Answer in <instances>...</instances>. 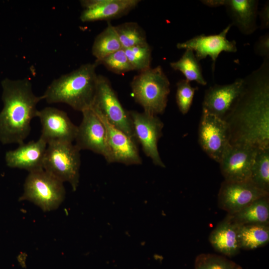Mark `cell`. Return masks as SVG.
<instances>
[{
	"instance_id": "6da1fadb",
	"label": "cell",
	"mask_w": 269,
	"mask_h": 269,
	"mask_svg": "<svg viewBox=\"0 0 269 269\" xmlns=\"http://www.w3.org/2000/svg\"><path fill=\"white\" fill-rule=\"evenodd\" d=\"M243 80L242 91L225 120L230 143L269 147V58Z\"/></svg>"
},
{
	"instance_id": "7a4b0ae2",
	"label": "cell",
	"mask_w": 269,
	"mask_h": 269,
	"mask_svg": "<svg viewBox=\"0 0 269 269\" xmlns=\"http://www.w3.org/2000/svg\"><path fill=\"white\" fill-rule=\"evenodd\" d=\"M3 108L0 112V141L3 144L24 142L37 117L36 106L43 96L34 94L31 82L5 78L1 82Z\"/></svg>"
},
{
	"instance_id": "3957f363",
	"label": "cell",
	"mask_w": 269,
	"mask_h": 269,
	"mask_svg": "<svg viewBox=\"0 0 269 269\" xmlns=\"http://www.w3.org/2000/svg\"><path fill=\"white\" fill-rule=\"evenodd\" d=\"M97 66L95 62L83 64L54 79L42 95L44 99L49 104H66L81 112L91 108L98 81Z\"/></svg>"
},
{
	"instance_id": "277c9868",
	"label": "cell",
	"mask_w": 269,
	"mask_h": 269,
	"mask_svg": "<svg viewBox=\"0 0 269 269\" xmlns=\"http://www.w3.org/2000/svg\"><path fill=\"white\" fill-rule=\"evenodd\" d=\"M135 101L143 112L157 116L164 112L170 93V82L162 67L158 65L138 72L131 82Z\"/></svg>"
},
{
	"instance_id": "5b68a950",
	"label": "cell",
	"mask_w": 269,
	"mask_h": 269,
	"mask_svg": "<svg viewBox=\"0 0 269 269\" xmlns=\"http://www.w3.org/2000/svg\"><path fill=\"white\" fill-rule=\"evenodd\" d=\"M80 151L72 143L50 142L44 157L43 169L61 182H68L75 191L79 182Z\"/></svg>"
},
{
	"instance_id": "8992f818",
	"label": "cell",
	"mask_w": 269,
	"mask_h": 269,
	"mask_svg": "<svg viewBox=\"0 0 269 269\" xmlns=\"http://www.w3.org/2000/svg\"><path fill=\"white\" fill-rule=\"evenodd\" d=\"M63 183L44 169L29 172L19 200L32 202L45 212L55 210L65 198Z\"/></svg>"
},
{
	"instance_id": "52a82bcc",
	"label": "cell",
	"mask_w": 269,
	"mask_h": 269,
	"mask_svg": "<svg viewBox=\"0 0 269 269\" xmlns=\"http://www.w3.org/2000/svg\"><path fill=\"white\" fill-rule=\"evenodd\" d=\"M91 108L136 141L129 111L122 105L109 80L101 75L98 76L96 93Z\"/></svg>"
},
{
	"instance_id": "ba28073f",
	"label": "cell",
	"mask_w": 269,
	"mask_h": 269,
	"mask_svg": "<svg viewBox=\"0 0 269 269\" xmlns=\"http://www.w3.org/2000/svg\"><path fill=\"white\" fill-rule=\"evenodd\" d=\"M135 138L145 155L156 166L165 167L158 152L157 143L162 135L163 123L157 116L144 112L129 111Z\"/></svg>"
},
{
	"instance_id": "9c48e42d",
	"label": "cell",
	"mask_w": 269,
	"mask_h": 269,
	"mask_svg": "<svg viewBox=\"0 0 269 269\" xmlns=\"http://www.w3.org/2000/svg\"><path fill=\"white\" fill-rule=\"evenodd\" d=\"M199 142L209 156L219 163L230 143L229 125L225 120L202 111Z\"/></svg>"
},
{
	"instance_id": "30bf717a",
	"label": "cell",
	"mask_w": 269,
	"mask_h": 269,
	"mask_svg": "<svg viewBox=\"0 0 269 269\" xmlns=\"http://www.w3.org/2000/svg\"><path fill=\"white\" fill-rule=\"evenodd\" d=\"M82 113V120L78 126L75 145L80 150H91L102 155L107 162L113 163L103 123L91 108Z\"/></svg>"
},
{
	"instance_id": "8fae6325",
	"label": "cell",
	"mask_w": 269,
	"mask_h": 269,
	"mask_svg": "<svg viewBox=\"0 0 269 269\" xmlns=\"http://www.w3.org/2000/svg\"><path fill=\"white\" fill-rule=\"evenodd\" d=\"M257 149L246 143H230L219 162L225 180L251 181V169Z\"/></svg>"
},
{
	"instance_id": "7c38bea8",
	"label": "cell",
	"mask_w": 269,
	"mask_h": 269,
	"mask_svg": "<svg viewBox=\"0 0 269 269\" xmlns=\"http://www.w3.org/2000/svg\"><path fill=\"white\" fill-rule=\"evenodd\" d=\"M231 26V24H229L217 34L196 35L184 42L178 43L176 47L179 49L192 50L199 61L209 56L212 61V69L214 72L216 60L222 52H236L237 51L236 41L229 40L227 38Z\"/></svg>"
},
{
	"instance_id": "4fadbf2b",
	"label": "cell",
	"mask_w": 269,
	"mask_h": 269,
	"mask_svg": "<svg viewBox=\"0 0 269 269\" xmlns=\"http://www.w3.org/2000/svg\"><path fill=\"white\" fill-rule=\"evenodd\" d=\"M269 193L256 186L251 181L230 182L224 180L218 195L219 208L229 214L240 211L253 201L269 196Z\"/></svg>"
},
{
	"instance_id": "5bb4252c",
	"label": "cell",
	"mask_w": 269,
	"mask_h": 269,
	"mask_svg": "<svg viewBox=\"0 0 269 269\" xmlns=\"http://www.w3.org/2000/svg\"><path fill=\"white\" fill-rule=\"evenodd\" d=\"M37 117L42 127L40 138L47 144L52 142L72 143L75 140L78 126L72 123L65 112L48 107L39 110Z\"/></svg>"
},
{
	"instance_id": "9a60e30c",
	"label": "cell",
	"mask_w": 269,
	"mask_h": 269,
	"mask_svg": "<svg viewBox=\"0 0 269 269\" xmlns=\"http://www.w3.org/2000/svg\"><path fill=\"white\" fill-rule=\"evenodd\" d=\"M243 85V78H238L231 84L211 86L205 93L202 111L225 120L239 97Z\"/></svg>"
},
{
	"instance_id": "2e32d148",
	"label": "cell",
	"mask_w": 269,
	"mask_h": 269,
	"mask_svg": "<svg viewBox=\"0 0 269 269\" xmlns=\"http://www.w3.org/2000/svg\"><path fill=\"white\" fill-rule=\"evenodd\" d=\"M201 1L210 7L225 6L232 21L231 25L236 26L244 35H251L258 28L257 24L258 0H206Z\"/></svg>"
},
{
	"instance_id": "e0dca14e",
	"label": "cell",
	"mask_w": 269,
	"mask_h": 269,
	"mask_svg": "<svg viewBox=\"0 0 269 269\" xmlns=\"http://www.w3.org/2000/svg\"><path fill=\"white\" fill-rule=\"evenodd\" d=\"M95 113L100 118L105 127L107 143L113 163L118 162L126 165L141 164L142 160L136 141L110 124L101 114Z\"/></svg>"
},
{
	"instance_id": "ac0fdd59",
	"label": "cell",
	"mask_w": 269,
	"mask_h": 269,
	"mask_svg": "<svg viewBox=\"0 0 269 269\" xmlns=\"http://www.w3.org/2000/svg\"><path fill=\"white\" fill-rule=\"evenodd\" d=\"M140 2L139 0H82L80 19L83 22L110 20L128 14Z\"/></svg>"
},
{
	"instance_id": "d6986e66",
	"label": "cell",
	"mask_w": 269,
	"mask_h": 269,
	"mask_svg": "<svg viewBox=\"0 0 269 269\" xmlns=\"http://www.w3.org/2000/svg\"><path fill=\"white\" fill-rule=\"evenodd\" d=\"M47 144L39 138L19 144L17 148L7 151L5 161L7 166L24 169L29 172L43 169V160Z\"/></svg>"
},
{
	"instance_id": "ffe728a7",
	"label": "cell",
	"mask_w": 269,
	"mask_h": 269,
	"mask_svg": "<svg viewBox=\"0 0 269 269\" xmlns=\"http://www.w3.org/2000/svg\"><path fill=\"white\" fill-rule=\"evenodd\" d=\"M239 225L227 214L212 230L209 241L217 252L229 257L239 254L241 249L238 239Z\"/></svg>"
},
{
	"instance_id": "44dd1931",
	"label": "cell",
	"mask_w": 269,
	"mask_h": 269,
	"mask_svg": "<svg viewBox=\"0 0 269 269\" xmlns=\"http://www.w3.org/2000/svg\"><path fill=\"white\" fill-rule=\"evenodd\" d=\"M232 216L233 220L238 225L269 224V196L253 201Z\"/></svg>"
},
{
	"instance_id": "7402d4cb",
	"label": "cell",
	"mask_w": 269,
	"mask_h": 269,
	"mask_svg": "<svg viewBox=\"0 0 269 269\" xmlns=\"http://www.w3.org/2000/svg\"><path fill=\"white\" fill-rule=\"evenodd\" d=\"M238 239L241 249L254 250L265 246L269 242V225H239Z\"/></svg>"
},
{
	"instance_id": "603a6c76",
	"label": "cell",
	"mask_w": 269,
	"mask_h": 269,
	"mask_svg": "<svg viewBox=\"0 0 269 269\" xmlns=\"http://www.w3.org/2000/svg\"><path fill=\"white\" fill-rule=\"evenodd\" d=\"M122 48L115 27L108 23L107 26L95 37L92 53L98 62Z\"/></svg>"
},
{
	"instance_id": "cb8c5ba5",
	"label": "cell",
	"mask_w": 269,
	"mask_h": 269,
	"mask_svg": "<svg viewBox=\"0 0 269 269\" xmlns=\"http://www.w3.org/2000/svg\"><path fill=\"white\" fill-rule=\"evenodd\" d=\"M199 61L192 50L185 49L180 58L170 62V66L174 70L182 73L187 81H195L200 85H206L207 82L202 74Z\"/></svg>"
},
{
	"instance_id": "d4e9b609",
	"label": "cell",
	"mask_w": 269,
	"mask_h": 269,
	"mask_svg": "<svg viewBox=\"0 0 269 269\" xmlns=\"http://www.w3.org/2000/svg\"><path fill=\"white\" fill-rule=\"evenodd\" d=\"M251 181L269 193V147L257 148L251 169Z\"/></svg>"
},
{
	"instance_id": "484cf974",
	"label": "cell",
	"mask_w": 269,
	"mask_h": 269,
	"mask_svg": "<svg viewBox=\"0 0 269 269\" xmlns=\"http://www.w3.org/2000/svg\"><path fill=\"white\" fill-rule=\"evenodd\" d=\"M114 27L124 49L147 43L145 32L137 22H126Z\"/></svg>"
},
{
	"instance_id": "4316f807",
	"label": "cell",
	"mask_w": 269,
	"mask_h": 269,
	"mask_svg": "<svg viewBox=\"0 0 269 269\" xmlns=\"http://www.w3.org/2000/svg\"><path fill=\"white\" fill-rule=\"evenodd\" d=\"M125 51L132 70L140 72L151 68V49L148 43L125 49Z\"/></svg>"
},
{
	"instance_id": "83f0119b",
	"label": "cell",
	"mask_w": 269,
	"mask_h": 269,
	"mask_svg": "<svg viewBox=\"0 0 269 269\" xmlns=\"http://www.w3.org/2000/svg\"><path fill=\"white\" fill-rule=\"evenodd\" d=\"M194 269H242V267L223 256L202 253L196 257Z\"/></svg>"
},
{
	"instance_id": "f1b7e54d",
	"label": "cell",
	"mask_w": 269,
	"mask_h": 269,
	"mask_svg": "<svg viewBox=\"0 0 269 269\" xmlns=\"http://www.w3.org/2000/svg\"><path fill=\"white\" fill-rule=\"evenodd\" d=\"M95 63L103 65L109 70L117 74H123L133 71L126 56L125 49L121 48Z\"/></svg>"
},
{
	"instance_id": "f546056e",
	"label": "cell",
	"mask_w": 269,
	"mask_h": 269,
	"mask_svg": "<svg viewBox=\"0 0 269 269\" xmlns=\"http://www.w3.org/2000/svg\"><path fill=\"white\" fill-rule=\"evenodd\" d=\"M197 88L193 87L189 81L182 79L176 84V101L180 112L187 114L192 105L195 92Z\"/></svg>"
},
{
	"instance_id": "4dcf8cb0",
	"label": "cell",
	"mask_w": 269,
	"mask_h": 269,
	"mask_svg": "<svg viewBox=\"0 0 269 269\" xmlns=\"http://www.w3.org/2000/svg\"><path fill=\"white\" fill-rule=\"evenodd\" d=\"M255 54L263 58H269V32L260 36L254 46Z\"/></svg>"
},
{
	"instance_id": "1f68e13d",
	"label": "cell",
	"mask_w": 269,
	"mask_h": 269,
	"mask_svg": "<svg viewBox=\"0 0 269 269\" xmlns=\"http://www.w3.org/2000/svg\"><path fill=\"white\" fill-rule=\"evenodd\" d=\"M261 20L260 28L267 29L269 27V2L267 1L259 13Z\"/></svg>"
}]
</instances>
